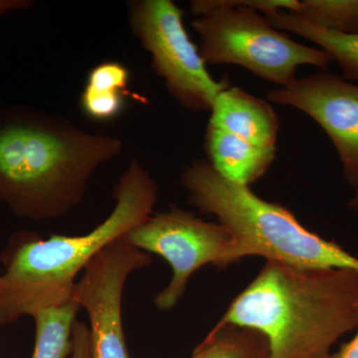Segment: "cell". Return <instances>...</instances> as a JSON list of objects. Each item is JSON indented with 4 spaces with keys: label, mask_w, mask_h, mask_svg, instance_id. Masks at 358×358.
<instances>
[{
    "label": "cell",
    "mask_w": 358,
    "mask_h": 358,
    "mask_svg": "<svg viewBox=\"0 0 358 358\" xmlns=\"http://www.w3.org/2000/svg\"><path fill=\"white\" fill-rule=\"evenodd\" d=\"M157 196L155 179L133 160L115 185L114 209L90 232L47 239L28 231L13 234L0 255V327L72 301L80 273L99 252L150 217Z\"/></svg>",
    "instance_id": "3957f363"
},
{
    "label": "cell",
    "mask_w": 358,
    "mask_h": 358,
    "mask_svg": "<svg viewBox=\"0 0 358 358\" xmlns=\"http://www.w3.org/2000/svg\"><path fill=\"white\" fill-rule=\"evenodd\" d=\"M294 13L327 29L358 34V0H300Z\"/></svg>",
    "instance_id": "2e32d148"
},
{
    "label": "cell",
    "mask_w": 358,
    "mask_h": 358,
    "mask_svg": "<svg viewBox=\"0 0 358 358\" xmlns=\"http://www.w3.org/2000/svg\"><path fill=\"white\" fill-rule=\"evenodd\" d=\"M122 150L120 138L62 117L0 109V203L31 221L63 217L83 201L96 169Z\"/></svg>",
    "instance_id": "6da1fadb"
},
{
    "label": "cell",
    "mask_w": 358,
    "mask_h": 358,
    "mask_svg": "<svg viewBox=\"0 0 358 358\" xmlns=\"http://www.w3.org/2000/svg\"><path fill=\"white\" fill-rule=\"evenodd\" d=\"M355 195L353 197L352 201H350V205L353 207H358V185L355 187Z\"/></svg>",
    "instance_id": "ffe728a7"
},
{
    "label": "cell",
    "mask_w": 358,
    "mask_h": 358,
    "mask_svg": "<svg viewBox=\"0 0 358 358\" xmlns=\"http://www.w3.org/2000/svg\"><path fill=\"white\" fill-rule=\"evenodd\" d=\"M70 358H91L90 329L84 322H75L73 327V348Z\"/></svg>",
    "instance_id": "e0dca14e"
},
{
    "label": "cell",
    "mask_w": 358,
    "mask_h": 358,
    "mask_svg": "<svg viewBox=\"0 0 358 358\" xmlns=\"http://www.w3.org/2000/svg\"><path fill=\"white\" fill-rule=\"evenodd\" d=\"M189 203L217 218L231 237L225 268L246 257L300 268H350L358 258L336 242L308 230L282 205L266 201L219 174L207 160H194L180 176Z\"/></svg>",
    "instance_id": "277c9868"
},
{
    "label": "cell",
    "mask_w": 358,
    "mask_h": 358,
    "mask_svg": "<svg viewBox=\"0 0 358 358\" xmlns=\"http://www.w3.org/2000/svg\"><path fill=\"white\" fill-rule=\"evenodd\" d=\"M32 3L30 0H0V17L11 11L28 8Z\"/></svg>",
    "instance_id": "d6986e66"
},
{
    "label": "cell",
    "mask_w": 358,
    "mask_h": 358,
    "mask_svg": "<svg viewBox=\"0 0 358 358\" xmlns=\"http://www.w3.org/2000/svg\"><path fill=\"white\" fill-rule=\"evenodd\" d=\"M268 22L279 30L299 35L319 45L326 51L333 62L338 63L343 77L348 81L358 82V34L327 29L286 10L264 15Z\"/></svg>",
    "instance_id": "7c38bea8"
},
{
    "label": "cell",
    "mask_w": 358,
    "mask_h": 358,
    "mask_svg": "<svg viewBox=\"0 0 358 358\" xmlns=\"http://www.w3.org/2000/svg\"><path fill=\"white\" fill-rule=\"evenodd\" d=\"M268 345L253 329L227 326L212 329L189 358H268Z\"/></svg>",
    "instance_id": "9a60e30c"
},
{
    "label": "cell",
    "mask_w": 358,
    "mask_h": 358,
    "mask_svg": "<svg viewBox=\"0 0 358 358\" xmlns=\"http://www.w3.org/2000/svg\"><path fill=\"white\" fill-rule=\"evenodd\" d=\"M204 148L207 162L219 174L245 186L256 182L267 173L277 150L257 147L210 122L207 124Z\"/></svg>",
    "instance_id": "8fae6325"
},
{
    "label": "cell",
    "mask_w": 358,
    "mask_h": 358,
    "mask_svg": "<svg viewBox=\"0 0 358 358\" xmlns=\"http://www.w3.org/2000/svg\"><path fill=\"white\" fill-rule=\"evenodd\" d=\"M294 0H193L192 26L205 64H232L285 88L301 65L329 70L333 59L322 49L299 43L267 20L278 10H294Z\"/></svg>",
    "instance_id": "5b68a950"
},
{
    "label": "cell",
    "mask_w": 358,
    "mask_h": 358,
    "mask_svg": "<svg viewBox=\"0 0 358 358\" xmlns=\"http://www.w3.org/2000/svg\"><path fill=\"white\" fill-rule=\"evenodd\" d=\"M81 310L75 301L60 307L43 308L32 315L35 345L31 358H70L73 327Z\"/></svg>",
    "instance_id": "5bb4252c"
},
{
    "label": "cell",
    "mask_w": 358,
    "mask_h": 358,
    "mask_svg": "<svg viewBox=\"0 0 358 358\" xmlns=\"http://www.w3.org/2000/svg\"><path fill=\"white\" fill-rule=\"evenodd\" d=\"M210 124L257 147L277 150L280 121L272 106L239 87L224 90L214 101Z\"/></svg>",
    "instance_id": "30bf717a"
},
{
    "label": "cell",
    "mask_w": 358,
    "mask_h": 358,
    "mask_svg": "<svg viewBox=\"0 0 358 358\" xmlns=\"http://www.w3.org/2000/svg\"><path fill=\"white\" fill-rule=\"evenodd\" d=\"M329 358H358V331L352 341L341 346L338 352L331 353Z\"/></svg>",
    "instance_id": "ac0fdd59"
},
{
    "label": "cell",
    "mask_w": 358,
    "mask_h": 358,
    "mask_svg": "<svg viewBox=\"0 0 358 358\" xmlns=\"http://www.w3.org/2000/svg\"><path fill=\"white\" fill-rule=\"evenodd\" d=\"M278 105L301 110L320 124L333 143L346 182L358 185V84L329 71L296 78L285 88L268 92Z\"/></svg>",
    "instance_id": "9c48e42d"
},
{
    "label": "cell",
    "mask_w": 358,
    "mask_h": 358,
    "mask_svg": "<svg viewBox=\"0 0 358 358\" xmlns=\"http://www.w3.org/2000/svg\"><path fill=\"white\" fill-rule=\"evenodd\" d=\"M185 11L171 0H138L129 6L134 36L152 56V65L167 91L181 107L211 112L219 94L230 87L216 81L183 24Z\"/></svg>",
    "instance_id": "8992f818"
},
{
    "label": "cell",
    "mask_w": 358,
    "mask_h": 358,
    "mask_svg": "<svg viewBox=\"0 0 358 358\" xmlns=\"http://www.w3.org/2000/svg\"><path fill=\"white\" fill-rule=\"evenodd\" d=\"M124 237L133 246L162 257L171 266V282L155 298L160 310L178 305L188 281L199 268L209 264L225 268L231 244L229 233L221 224L202 220L176 206L152 214Z\"/></svg>",
    "instance_id": "52a82bcc"
},
{
    "label": "cell",
    "mask_w": 358,
    "mask_h": 358,
    "mask_svg": "<svg viewBox=\"0 0 358 358\" xmlns=\"http://www.w3.org/2000/svg\"><path fill=\"white\" fill-rule=\"evenodd\" d=\"M129 72L126 66L106 61L90 72L82 93L81 109L90 119L109 122L119 117L129 95Z\"/></svg>",
    "instance_id": "4fadbf2b"
},
{
    "label": "cell",
    "mask_w": 358,
    "mask_h": 358,
    "mask_svg": "<svg viewBox=\"0 0 358 358\" xmlns=\"http://www.w3.org/2000/svg\"><path fill=\"white\" fill-rule=\"evenodd\" d=\"M152 263L150 254L122 236L85 268L72 300L88 315L91 358H131L122 327V294L129 275Z\"/></svg>",
    "instance_id": "ba28073f"
},
{
    "label": "cell",
    "mask_w": 358,
    "mask_h": 358,
    "mask_svg": "<svg viewBox=\"0 0 358 358\" xmlns=\"http://www.w3.org/2000/svg\"><path fill=\"white\" fill-rule=\"evenodd\" d=\"M227 326L262 334L268 358H329L358 329V272L268 261L213 329Z\"/></svg>",
    "instance_id": "7a4b0ae2"
}]
</instances>
